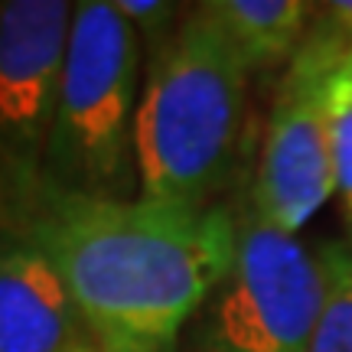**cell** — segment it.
I'll return each instance as SVG.
<instances>
[{"instance_id": "obj_1", "label": "cell", "mask_w": 352, "mask_h": 352, "mask_svg": "<svg viewBox=\"0 0 352 352\" xmlns=\"http://www.w3.org/2000/svg\"><path fill=\"white\" fill-rule=\"evenodd\" d=\"M0 228L50 258L104 352H179L239 245V215L222 202L98 199L46 176L0 196Z\"/></svg>"}, {"instance_id": "obj_2", "label": "cell", "mask_w": 352, "mask_h": 352, "mask_svg": "<svg viewBox=\"0 0 352 352\" xmlns=\"http://www.w3.org/2000/svg\"><path fill=\"white\" fill-rule=\"evenodd\" d=\"M248 69L209 13L192 7L173 33L153 43L138 104V196L209 209L235 166Z\"/></svg>"}, {"instance_id": "obj_3", "label": "cell", "mask_w": 352, "mask_h": 352, "mask_svg": "<svg viewBox=\"0 0 352 352\" xmlns=\"http://www.w3.org/2000/svg\"><path fill=\"white\" fill-rule=\"evenodd\" d=\"M140 36L118 3L82 0L65 52L43 176L98 199H134Z\"/></svg>"}, {"instance_id": "obj_4", "label": "cell", "mask_w": 352, "mask_h": 352, "mask_svg": "<svg viewBox=\"0 0 352 352\" xmlns=\"http://www.w3.org/2000/svg\"><path fill=\"white\" fill-rule=\"evenodd\" d=\"M333 264L336 241L310 248L258 215H239L235 261L202 307L192 346L202 352H310Z\"/></svg>"}, {"instance_id": "obj_5", "label": "cell", "mask_w": 352, "mask_h": 352, "mask_svg": "<svg viewBox=\"0 0 352 352\" xmlns=\"http://www.w3.org/2000/svg\"><path fill=\"white\" fill-rule=\"evenodd\" d=\"M72 23L69 0L0 3V196L43 176Z\"/></svg>"}, {"instance_id": "obj_6", "label": "cell", "mask_w": 352, "mask_h": 352, "mask_svg": "<svg viewBox=\"0 0 352 352\" xmlns=\"http://www.w3.org/2000/svg\"><path fill=\"white\" fill-rule=\"evenodd\" d=\"M327 85V78L287 69L264 124L248 212L287 235H297L336 196Z\"/></svg>"}, {"instance_id": "obj_7", "label": "cell", "mask_w": 352, "mask_h": 352, "mask_svg": "<svg viewBox=\"0 0 352 352\" xmlns=\"http://www.w3.org/2000/svg\"><path fill=\"white\" fill-rule=\"evenodd\" d=\"M88 340L91 329L50 258L0 228V352H76Z\"/></svg>"}, {"instance_id": "obj_8", "label": "cell", "mask_w": 352, "mask_h": 352, "mask_svg": "<svg viewBox=\"0 0 352 352\" xmlns=\"http://www.w3.org/2000/svg\"><path fill=\"white\" fill-rule=\"evenodd\" d=\"M316 3L300 0H209L202 10L212 16L241 56L248 72H271L290 65Z\"/></svg>"}, {"instance_id": "obj_9", "label": "cell", "mask_w": 352, "mask_h": 352, "mask_svg": "<svg viewBox=\"0 0 352 352\" xmlns=\"http://www.w3.org/2000/svg\"><path fill=\"white\" fill-rule=\"evenodd\" d=\"M310 352H352V241H336V264Z\"/></svg>"}, {"instance_id": "obj_10", "label": "cell", "mask_w": 352, "mask_h": 352, "mask_svg": "<svg viewBox=\"0 0 352 352\" xmlns=\"http://www.w3.org/2000/svg\"><path fill=\"white\" fill-rule=\"evenodd\" d=\"M327 118L333 138V170H336V196L342 206V222L352 241V78L336 72L327 85Z\"/></svg>"}, {"instance_id": "obj_11", "label": "cell", "mask_w": 352, "mask_h": 352, "mask_svg": "<svg viewBox=\"0 0 352 352\" xmlns=\"http://www.w3.org/2000/svg\"><path fill=\"white\" fill-rule=\"evenodd\" d=\"M118 10L131 20V26L138 30V36H147L153 43L166 39L179 26L176 23L179 7L166 3V0H118Z\"/></svg>"}, {"instance_id": "obj_12", "label": "cell", "mask_w": 352, "mask_h": 352, "mask_svg": "<svg viewBox=\"0 0 352 352\" xmlns=\"http://www.w3.org/2000/svg\"><path fill=\"white\" fill-rule=\"evenodd\" d=\"M76 352H104V349H101V346H98V340L91 336V340H88V342H82V346H78Z\"/></svg>"}, {"instance_id": "obj_13", "label": "cell", "mask_w": 352, "mask_h": 352, "mask_svg": "<svg viewBox=\"0 0 352 352\" xmlns=\"http://www.w3.org/2000/svg\"><path fill=\"white\" fill-rule=\"evenodd\" d=\"M342 72L352 78V52H349V59H346V65H342Z\"/></svg>"}, {"instance_id": "obj_14", "label": "cell", "mask_w": 352, "mask_h": 352, "mask_svg": "<svg viewBox=\"0 0 352 352\" xmlns=\"http://www.w3.org/2000/svg\"><path fill=\"white\" fill-rule=\"evenodd\" d=\"M189 352H202V349H196V346H192V349H189Z\"/></svg>"}]
</instances>
